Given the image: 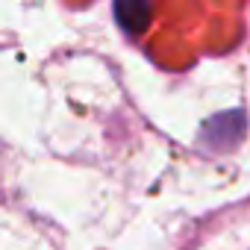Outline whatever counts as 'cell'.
Here are the masks:
<instances>
[{
  "mask_svg": "<svg viewBox=\"0 0 250 250\" xmlns=\"http://www.w3.org/2000/svg\"><path fill=\"white\" fill-rule=\"evenodd\" d=\"M112 12H115V21L121 24V30L130 36L145 33L150 24V15H153V9L147 3H142V0H121V3H115Z\"/></svg>",
  "mask_w": 250,
  "mask_h": 250,
  "instance_id": "obj_2",
  "label": "cell"
},
{
  "mask_svg": "<svg viewBox=\"0 0 250 250\" xmlns=\"http://www.w3.org/2000/svg\"><path fill=\"white\" fill-rule=\"evenodd\" d=\"M244 130H247V118L241 109H229V112H221L215 118H209L203 127H200V147L203 150H212V153H229L241 139H244Z\"/></svg>",
  "mask_w": 250,
  "mask_h": 250,
  "instance_id": "obj_1",
  "label": "cell"
}]
</instances>
